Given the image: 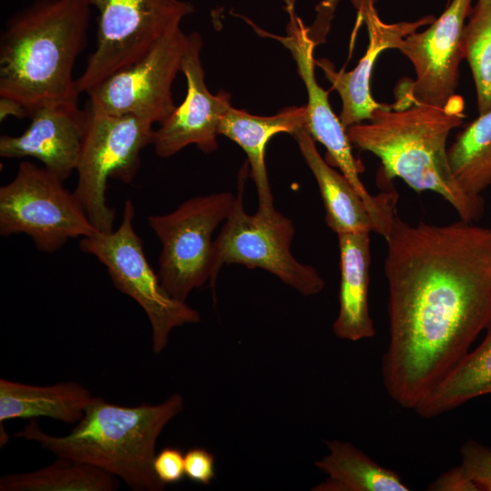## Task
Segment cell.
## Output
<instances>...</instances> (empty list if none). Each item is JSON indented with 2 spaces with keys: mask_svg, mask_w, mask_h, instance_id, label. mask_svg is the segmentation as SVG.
I'll use <instances>...</instances> for the list:
<instances>
[{
  "mask_svg": "<svg viewBox=\"0 0 491 491\" xmlns=\"http://www.w3.org/2000/svg\"><path fill=\"white\" fill-rule=\"evenodd\" d=\"M248 168L246 164L239 173L235 204L214 240L210 286L215 287L224 265L239 264L249 269H264L305 296L320 293L326 283L318 271L292 255L296 229L291 219L276 207L257 208L254 215L246 211Z\"/></svg>",
  "mask_w": 491,
  "mask_h": 491,
  "instance_id": "5b68a950",
  "label": "cell"
},
{
  "mask_svg": "<svg viewBox=\"0 0 491 491\" xmlns=\"http://www.w3.org/2000/svg\"><path fill=\"white\" fill-rule=\"evenodd\" d=\"M235 200L229 192L198 195L170 213L147 217L162 246L158 276L173 298L186 302L194 289L210 282L212 235L228 217Z\"/></svg>",
  "mask_w": 491,
  "mask_h": 491,
  "instance_id": "30bf717a",
  "label": "cell"
},
{
  "mask_svg": "<svg viewBox=\"0 0 491 491\" xmlns=\"http://www.w3.org/2000/svg\"><path fill=\"white\" fill-rule=\"evenodd\" d=\"M89 0H35L15 12L0 37V96L29 112L58 104H78L73 77L85 48Z\"/></svg>",
  "mask_w": 491,
  "mask_h": 491,
  "instance_id": "7a4b0ae2",
  "label": "cell"
},
{
  "mask_svg": "<svg viewBox=\"0 0 491 491\" xmlns=\"http://www.w3.org/2000/svg\"><path fill=\"white\" fill-rule=\"evenodd\" d=\"M184 408V398L171 395L164 402L124 406L101 397L65 436L41 429L33 418L15 436L38 444L55 456L101 468L134 491L165 488L154 470L156 441L165 426Z\"/></svg>",
  "mask_w": 491,
  "mask_h": 491,
  "instance_id": "277c9868",
  "label": "cell"
},
{
  "mask_svg": "<svg viewBox=\"0 0 491 491\" xmlns=\"http://www.w3.org/2000/svg\"><path fill=\"white\" fill-rule=\"evenodd\" d=\"M98 12L96 45L75 80L88 93L114 73L141 59L194 12L183 0H89Z\"/></svg>",
  "mask_w": 491,
  "mask_h": 491,
  "instance_id": "9c48e42d",
  "label": "cell"
},
{
  "mask_svg": "<svg viewBox=\"0 0 491 491\" xmlns=\"http://www.w3.org/2000/svg\"><path fill=\"white\" fill-rule=\"evenodd\" d=\"M119 479L80 461L56 456L41 468L0 478V491H115Z\"/></svg>",
  "mask_w": 491,
  "mask_h": 491,
  "instance_id": "603a6c76",
  "label": "cell"
},
{
  "mask_svg": "<svg viewBox=\"0 0 491 491\" xmlns=\"http://www.w3.org/2000/svg\"><path fill=\"white\" fill-rule=\"evenodd\" d=\"M491 394V324L480 345L419 403L415 411L431 418Z\"/></svg>",
  "mask_w": 491,
  "mask_h": 491,
  "instance_id": "7402d4cb",
  "label": "cell"
},
{
  "mask_svg": "<svg viewBox=\"0 0 491 491\" xmlns=\"http://www.w3.org/2000/svg\"><path fill=\"white\" fill-rule=\"evenodd\" d=\"M328 453L316 466L327 475L313 491H408L400 476L349 442L326 441Z\"/></svg>",
  "mask_w": 491,
  "mask_h": 491,
  "instance_id": "44dd1931",
  "label": "cell"
},
{
  "mask_svg": "<svg viewBox=\"0 0 491 491\" xmlns=\"http://www.w3.org/2000/svg\"><path fill=\"white\" fill-rule=\"evenodd\" d=\"M86 122L75 171V195L94 227L112 232L115 211L106 202L109 178L131 183L141 165L140 153L152 145L153 124L131 115H113L88 100Z\"/></svg>",
  "mask_w": 491,
  "mask_h": 491,
  "instance_id": "8992f818",
  "label": "cell"
},
{
  "mask_svg": "<svg viewBox=\"0 0 491 491\" xmlns=\"http://www.w3.org/2000/svg\"><path fill=\"white\" fill-rule=\"evenodd\" d=\"M370 233L339 234V310L334 335L352 342L371 338L376 330L368 306L371 264Z\"/></svg>",
  "mask_w": 491,
  "mask_h": 491,
  "instance_id": "e0dca14e",
  "label": "cell"
},
{
  "mask_svg": "<svg viewBox=\"0 0 491 491\" xmlns=\"http://www.w3.org/2000/svg\"><path fill=\"white\" fill-rule=\"evenodd\" d=\"M30 115L27 109L18 101L0 96V120H5L7 116L24 118Z\"/></svg>",
  "mask_w": 491,
  "mask_h": 491,
  "instance_id": "f546056e",
  "label": "cell"
},
{
  "mask_svg": "<svg viewBox=\"0 0 491 491\" xmlns=\"http://www.w3.org/2000/svg\"><path fill=\"white\" fill-rule=\"evenodd\" d=\"M202 46L197 32L187 35L181 64L186 79V95L154 132L152 145L159 157L172 156L190 145L206 154L217 149L219 125L231 106L230 95L225 91L213 95L206 87Z\"/></svg>",
  "mask_w": 491,
  "mask_h": 491,
  "instance_id": "5bb4252c",
  "label": "cell"
},
{
  "mask_svg": "<svg viewBox=\"0 0 491 491\" xmlns=\"http://www.w3.org/2000/svg\"><path fill=\"white\" fill-rule=\"evenodd\" d=\"M353 3L367 30L368 45L364 55L356 67L347 72L336 71L326 59L316 62L341 98L339 118L346 129L369 120L385 105L376 101L371 93V76L379 55L387 49L398 50L406 36L435 20L434 16L427 15L415 21L387 23L380 17L375 0H353Z\"/></svg>",
  "mask_w": 491,
  "mask_h": 491,
  "instance_id": "9a60e30c",
  "label": "cell"
},
{
  "mask_svg": "<svg viewBox=\"0 0 491 491\" xmlns=\"http://www.w3.org/2000/svg\"><path fill=\"white\" fill-rule=\"evenodd\" d=\"M386 241L382 380L397 405L415 410L491 324V227L411 225L396 215Z\"/></svg>",
  "mask_w": 491,
  "mask_h": 491,
  "instance_id": "6da1fadb",
  "label": "cell"
},
{
  "mask_svg": "<svg viewBox=\"0 0 491 491\" xmlns=\"http://www.w3.org/2000/svg\"><path fill=\"white\" fill-rule=\"evenodd\" d=\"M290 52L296 62L297 72L303 80L307 94V129L315 141L322 144L326 151L328 163L336 166L352 184L365 202L371 218L380 222L390 208V196L383 192L371 195L361 181L360 163L352 153V145L328 100V93L316 79L314 59L315 42L309 29L302 21L292 15L285 36L273 35Z\"/></svg>",
  "mask_w": 491,
  "mask_h": 491,
  "instance_id": "4fadbf2b",
  "label": "cell"
},
{
  "mask_svg": "<svg viewBox=\"0 0 491 491\" xmlns=\"http://www.w3.org/2000/svg\"><path fill=\"white\" fill-rule=\"evenodd\" d=\"M28 127L19 135L0 137V156L33 157L65 181L76 169L86 115L78 104L45 105L33 111Z\"/></svg>",
  "mask_w": 491,
  "mask_h": 491,
  "instance_id": "2e32d148",
  "label": "cell"
},
{
  "mask_svg": "<svg viewBox=\"0 0 491 491\" xmlns=\"http://www.w3.org/2000/svg\"><path fill=\"white\" fill-rule=\"evenodd\" d=\"M185 476L191 481L209 486L215 476V456L203 447H192L185 454Z\"/></svg>",
  "mask_w": 491,
  "mask_h": 491,
  "instance_id": "4316f807",
  "label": "cell"
},
{
  "mask_svg": "<svg viewBox=\"0 0 491 491\" xmlns=\"http://www.w3.org/2000/svg\"><path fill=\"white\" fill-rule=\"evenodd\" d=\"M461 464L479 491H491V448L476 441L466 442L461 449Z\"/></svg>",
  "mask_w": 491,
  "mask_h": 491,
  "instance_id": "484cf974",
  "label": "cell"
},
{
  "mask_svg": "<svg viewBox=\"0 0 491 491\" xmlns=\"http://www.w3.org/2000/svg\"><path fill=\"white\" fill-rule=\"evenodd\" d=\"M464 101L456 95L444 106L386 105L365 122L346 128L352 146L376 155L388 179L399 178L417 193L434 192L460 219L475 223L483 215L482 196L457 183L448 159L447 139L463 119Z\"/></svg>",
  "mask_w": 491,
  "mask_h": 491,
  "instance_id": "3957f363",
  "label": "cell"
},
{
  "mask_svg": "<svg viewBox=\"0 0 491 491\" xmlns=\"http://www.w3.org/2000/svg\"><path fill=\"white\" fill-rule=\"evenodd\" d=\"M96 399L97 396L75 381L36 386L1 378L0 422L44 416L76 424Z\"/></svg>",
  "mask_w": 491,
  "mask_h": 491,
  "instance_id": "d6986e66",
  "label": "cell"
},
{
  "mask_svg": "<svg viewBox=\"0 0 491 491\" xmlns=\"http://www.w3.org/2000/svg\"><path fill=\"white\" fill-rule=\"evenodd\" d=\"M433 491H479L462 465L442 473L428 488Z\"/></svg>",
  "mask_w": 491,
  "mask_h": 491,
  "instance_id": "f1b7e54d",
  "label": "cell"
},
{
  "mask_svg": "<svg viewBox=\"0 0 491 491\" xmlns=\"http://www.w3.org/2000/svg\"><path fill=\"white\" fill-rule=\"evenodd\" d=\"M472 0H452L429 26L406 36L400 51L414 67L416 78L393 105L444 106L456 95L464 59L463 35Z\"/></svg>",
  "mask_w": 491,
  "mask_h": 491,
  "instance_id": "7c38bea8",
  "label": "cell"
},
{
  "mask_svg": "<svg viewBox=\"0 0 491 491\" xmlns=\"http://www.w3.org/2000/svg\"><path fill=\"white\" fill-rule=\"evenodd\" d=\"M307 125L306 105L290 106L274 115H251L246 111L228 108L219 125V135L237 144L246 154L249 175L258 197V208H275L265 162L266 147L271 137L280 133L295 135Z\"/></svg>",
  "mask_w": 491,
  "mask_h": 491,
  "instance_id": "ac0fdd59",
  "label": "cell"
},
{
  "mask_svg": "<svg viewBox=\"0 0 491 491\" xmlns=\"http://www.w3.org/2000/svg\"><path fill=\"white\" fill-rule=\"evenodd\" d=\"M63 182L44 166L22 161L15 177L0 187V235L25 234L39 251L52 254L69 239L97 232Z\"/></svg>",
  "mask_w": 491,
  "mask_h": 491,
  "instance_id": "ba28073f",
  "label": "cell"
},
{
  "mask_svg": "<svg viewBox=\"0 0 491 491\" xmlns=\"http://www.w3.org/2000/svg\"><path fill=\"white\" fill-rule=\"evenodd\" d=\"M187 35L181 27L164 36L141 59L90 90V101L113 115L162 124L175 110L173 82L181 72Z\"/></svg>",
  "mask_w": 491,
  "mask_h": 491,
  "instance_id": "8fae6325",
  "label": "cell"
},
{
  "mask_svg": "<svg viewBox=\"0 0 491 491\" xmlns=\"http://www.w3.org/2000/svg\"><path fill=\"white\" fill-rule=\"evenodd\" d=\"M135 215V206L127 199L120 225L110 233L97 231L81 238L79 247L102 263L115 287L145 311L152 329L153 352L159 354L165 349L175 328L198 323L201 316L186 302L173 298L162 286L134 227Z\"/></svg>",
  "mask_w": 491,
  "mask_h": 491,
  "instance_id": "52a82bcc",
  "label": "cell"
},
{
  "mask_svg": "<svg viewBox=\"0 0 491 491\" xmlns=\"http://www.w3.org/2000/svg\"><path fill=\"white\" fill-rule=\"evenodd\" d=\"M463 50L481 115L491 109V0H477L472 7L464 28Z\"/></svg>",
  "mask_w": 491,
  "mask_h": 491,
  "instance_id": "d4e9b609",
  "label": "cell"
},
{
  "mask_svg": "<svg viewBox=\"0 0 491 491\" xmlns=\"http://www.w3.org/2000/svg\"><path fill=\"white\" fill-rule=\"evenodd\" d=\"M299 150L317 183L323 200L325 220L336 235L374 232L369 211L352 184L335 170L318 152L307 125L294 135Z\"/></svg>",
  "mask_w": 491,
  "mask_h": 491,
  "instance_id": "ffe728a7",
  "label": "cell"
},
{
  "mask_svg": "<svg viewBox=\"0 0 491 491\" xmlns=\"http://www.w3.org/2000/svg\"><path fill=\"white\" fill-rule=\"evenodd\" d=\"M452 172L462 189L471 195L491 185V109L466 125L448 148Z\"/></svg>",
  "mask_w": 491,
  "mask_h": 491,
  "instance_id": "cb8c5ba5",
  "label": "cell"
},
{
  "mask_svg": "<svg viewBox=\"0 0 491 491\" xmlns=\"http://www.w3.org/2000/svg\"><path fill=\"white\" fill-rule=\"evenodd\" d=\"M153 466L164 485L178 483L185 476V456L179 448L165 447L155 455Z\"/></svg>",
  "mask_w": 491,
  "mask_h": 491,
  "instance_id": "83f0119b",
  "label": "cell"
}]
</instances>
